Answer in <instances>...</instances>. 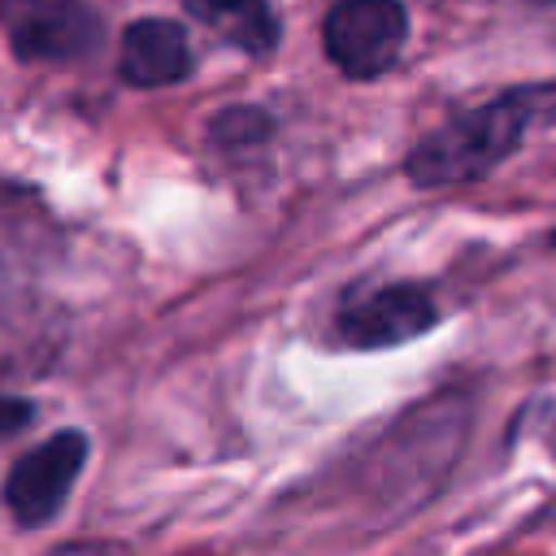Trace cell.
Returning <instances> with one entry per match:
<instances>
[{
	"instance_id": "6da1fadb",
	"label": "cell",
	"mask_w": 556,
	"mask_h": 556,
	"mask_svg": "<svg viewBox=\"0 0 556 556\" xmlns=\"http://www.w3.org/2000/svg\"><path fill=\"white\" fill-rule=\"evenodd\" d=\"M534 126H556V83L513 87L478 109L456 113L408 152L404 169L417 187L469 182L508 161L521 148V135Z\"/></svg>"
},
{
	"instance_id": "7a4b0ae2",
	"label": "cell",
	"mask_w": 556,
	"mask_h": 556,
	"mask_svg": "<svg viewBox=\"0 0 556 556\" xmlns=\"http://www.w3.org/2000/svg\"><path fill=\"white\" fill-rule=\"evenodd\" d=\"M0 26L22 61L70 65L100 48L104 22L87 0H0Z\"/></svg>"
},
{
	"instance_id": "3957f363",
	"label": "cell",
	"mask_w": 556,
	"mask_h": 556,
	"mask_svg": "<svg viewBox=\"0 0 556 556\" xmlns=\"http://www.w3.org/2000/svg\"><path fill=\"white\" fill-rule=\"evenodd\" d=\"M326 56L348 78H374L395 65L408 39V13L400 0H339L321 26Z\"/></svg>"
},
{
	"instance_id": "277c9868",
	"label": "cell",
	"mask_w": 556,
	"mask_h": 556,
	"mask_svg": "<svg viewBox=\"0 0 556 556\" xmlns=\"http://www.w3.org/2000/svg\"><path fill=\"white\" fill-rule=\"evenodd\" d=\"M87 465V439L78 430H56L35 452L13 460L4 478V504L22 526H48L61 504L70 500V486L78 482Z\"/></svg>"
},
{
	"instance_id": "5b68a950",
	"label": "cell",
	"mask_w": 556,
	"mask_h": 556,
	"mask_svg": "<svg viewBox=\"0 0 556 556\" xmlns=\"http://www.w3.org/2000/svg\"><path fill=\"white\" fill-rule=\"evenodd\" d=\"M439 321L434 300L413 282L361 287L339 304V334L352 348H395Z\"/></svg>"
},
{
	"instance_id": "8992f818",
	"label": "cell",
	"mask_w": 556,
	"mask_h": 556,
	"mask_svg": "<svg viewBox=\"0 0 556 556\" xmlns=\"http://www.w3.org/2000/svg\"><path fill=\"white\" fill-rule=\"evenodd\" d=\"M117 70L130 87H169L191 70V43L169 17H139L122 30Z\"/></svg>"
},
{
	"instance_id": "52a82bcc",
	"label": "cell",
	"mask_w": 556,
	"mask_h": 556,
	"mask_svg": "<svg viewBox=\"0 0 556 556\" xmlns=\"http://www.w3.org/2000/svg\"><path fill=\"white\" fill-rule=\"evenodd\" d=\"M191 9V17H200L208 30H217L226 43L252 52V56H269L278 48V13L269 9V0H182Z\"/></svg>"
},
{
	"instance_id": "ba28073f",
	"label": "cell",
	"mask_w": 556,
	"mask_h": 556,
	"mask_svg": "<svg viewBox=\"0 0 556 556\" xmlns=\"http://www.w3.org/2000/svg\"><path fill=\"white\" fill-rule=\"evenodd\" d=\"M30 417H35V404H30V400L0 395V439H4V434H17L22 426H30Z\"/></svg>"
},
{
	"instance_id": "9c48e42d",
	"label": "cell",
	"mask_w": 556,
	"mask_h": 556,
	"mask_svg": "<svg viewBox=\"0 0 556 556\" xmlns=\"http://www.w3.org/2000/svg\"><path fill=\"white\" fill-rule=\"evenodd\" d=\"M534 4H552V0H534Z\"/></svg>"
},
{
	"instance_id": "30bf717a",
	"label": "cell",
	"mask_w": 556,
	"mask_h": 556,
	"mask_svg": "<svg viewBox=\"0 0 556 556\" xmlns=\"http://www.w3.org/2000/svg\"><path fill=\"white\" fill-rule=\"evenodd\" d=\"M552 243H556V235H552Z\"/></svg>"
}]
</instances>
